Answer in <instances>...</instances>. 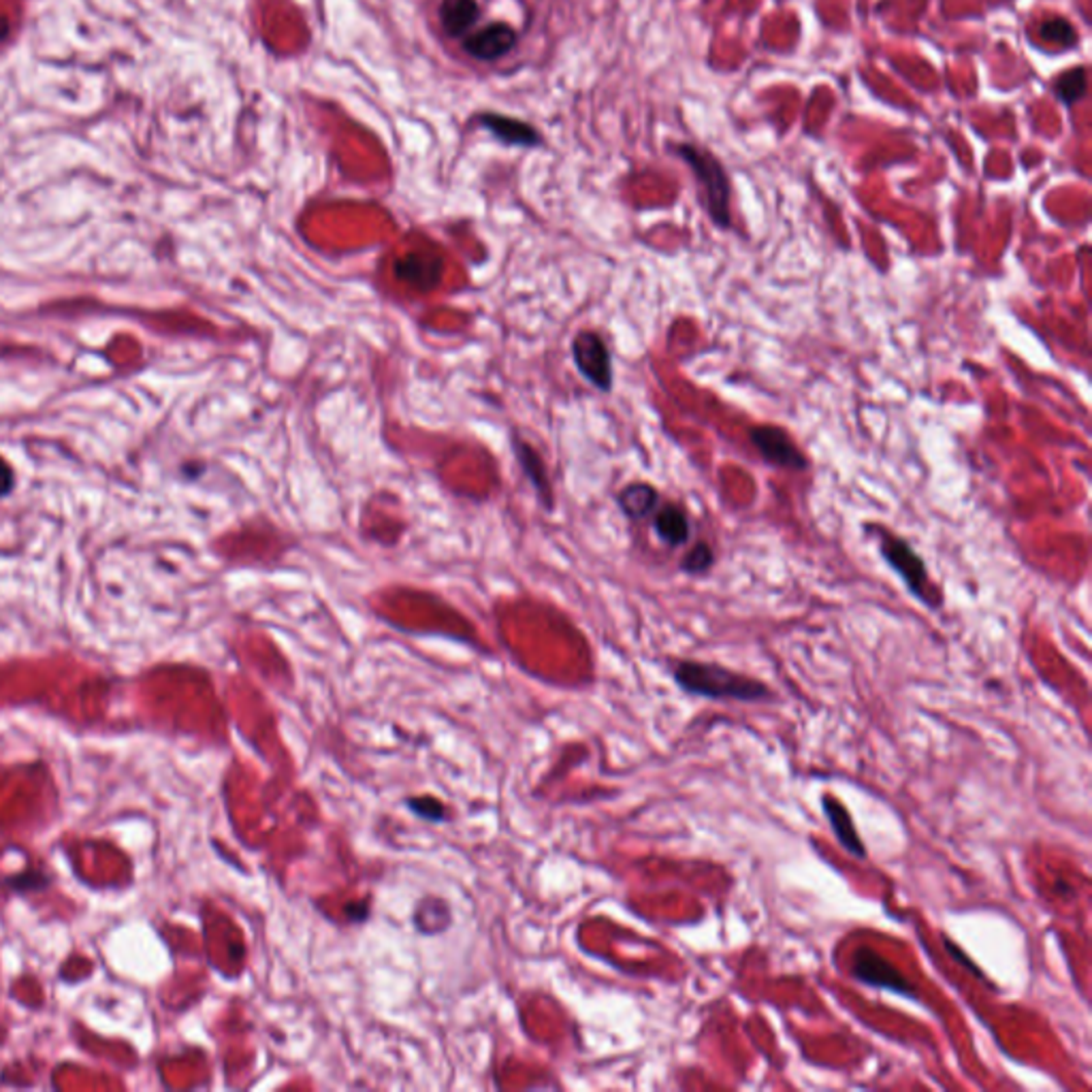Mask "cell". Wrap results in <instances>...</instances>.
I'll return each mask as SVG.
<instances>
[{
    "label": "cell",
    "mask_w": 1092,
    "mask_h": 1092,
    "mask_svg": "<svg viewBox=\"0 0 1092 1092\" xmlns=\"http://www.w3.org/2000/svg\"><path fill=\"white\" fill-rule=\"evenodd\" d=\"M670 149L674 156L681 158L690 167L691 176L698 186V201L706 216L717 229L730 231L732 220V181L727 169L715 152L698 144H672Z\"/></svg>",
    "instance_id": "cell-2"
},
{
    "label": "cell",
    "mask_w": 1092,
    "mask_h": 1092,
    "mask_svg": "<svg viewBox=\"0 0 1092 1092\" xmlns=\"http://www.w3.org/2000/svg\"><path fill=\"white\" fill-rule=\"evenodd\" d=\"M651 530L656 538L666 544L668 549H681L693 536V523L690 512L677 501H659V506L651 515Z\"/></svg>",
    "instance_id": "cell-8"
},
{
    "label": "cell",
    "mask_w": 1092,
    "mask_h": 1092,
    "mask_svg": "<svg viewBox=\"0 0 1092 1092\" xmlns=\"http://www.w3.org/2000/svg\"><path fill=\"white\" fill-rule=\"evenodd\" d=\"M944 947H946V949L949 951L951 960H956V962H958V965H960L962 969H967V971L971 973V976H976V978H980V980L986 981V978H983V971H981V969H980V967L976 965V962H973L971 958H967L965 951H962V949H960L958 946L951 944V941H949V939H944Z\"/></svg>",
    "instance_id": "cell-19"
},
{
    "label": "cell",
    "mask_w": 1092,
    "mask_h": 1092,
    "mask_svg": "<svg viewBox=\"0 0 1092 1092\" xmlns=\"http://www.w3.org/2000/svg\"><path fill=\"white\" fill-rule=\"evenodd\" d=\"M512 451H515L517 462L523 469V476H526L533 491H536L538 499L542 501V506L546 510H553L555 504V496H553V487H551V478L549 472H546V466L542 462L540 453L533 448L530 442L523 440L521 435H512Z\"/></svg>",
    "instance_id": "cell-9"
},
{
    "label": "cell",
    "mask_w": 1092,
    "mask_h": 1092,
    "mask_svg": "<svg viewBox=\"0 0 1092 1092\" xmlns=\"http://www.w3.org/2000/svg\"><path fill=\"white\" fill-rule=\"evenodd\" d=\"M851 978L862 986L894 992L898 997L919 1001L915 986L898 971L892 960L882 956L873 947H858L851 958Z\"/></svg>",
    "instance_id": "cell-6"
},
{
    "label": "cell",
    "mask_w": 1092,
    "mask_h": 1092,
    "mask_svg": "<svg viewBox=\"0 0 1092 1092\" xmlns=\"http://www.w3.org/2000/svg\"><path fill=\"white\" fill-rule=\"evenodd\" d=\"M405 807L425 821H446L448 818V809L442 805V800L437 798H430V796L408 798L405 800Z\"/></svg>",
    "instance_id": "cell-18"
},
{
    "label": "cell",
    "mask_w": 1092,
    "mask_h": 1092,
    "mask_svg": "<svg viewBox=\"0 0 1092 1092\" xmlns=\"http://www.w3.org/2000/svg\"><path fill=\"white\" fill-rule=\"evenodd\" d=\"M672 679L677 688L688 695L706 700H730L741 704L768 702L773 698V690L759 679L747 677L713 661L698 659H679L672 666Z\"/></svg>",
    "instance_id": "cell-1"
},
{
    "label": "cell",
    "mask_w": 1092,
    "mask_h": 1092,
    "mask_svg": "<svg viewBox=\"0 0 1092 1092\" xmlns=\"http://www.w3.org/2000/svg\"><path fill=\"white\" fill-rule=\"evenodd\" d=\"M1040 37L1047 43H1054L1058 48H1072L1074 43H1077V32L1072 26V21H1067L1065 17L1045 19L1040 26Z\"/></svg>",
    "instance_id": "cell-17"
},
{
    "label": "cell",
    "mask_w": 1092,
    "mask_h": 1092,
    "mask_svg": "<svg viewBox=\"0 0 1092 1092\" xmlns=\"http://www.w3.org/2000/svg\"><path fill=\"white\" fill-rule=\"evenodd\" d=\"M485 126H489L491 131H494L499 139H504L508 144H519V145H533L538 144V135L531 131L528 124L517 122V120H510V117H499V115H487L485 117Z\"/></svg>",
    "instance_id": "cell-15"
},
{
    "label": "cell",
    "mask_w": 1092,
    "mask_h": 1092,
    "mask_svg": "<svg viewBox=\"0 0 1092 1092\" xmlns=\"http://www.w3.org/2000/svg\"><path fill=\"white\" fill-rule=\"evenodd\" d=\"M747 437L757 451V455L762 457L768 466H773L777 469H787V472H796V474L807 472L811 467L809 457L794 442V437L789 435V432L784 430V427L770 423L754 425L752 430L747 432Z\"/></svg>",
    "instance_id": "cell-5"
},
{
    "label": "cell",
    "mask_w": 1092,
    "mask_h": 1092,
    "mask_svg": "<svg viewBox=\"0 0 1092 1092\" xmlns=\"http://www.w3.org/2000/svg\"><path fill=\"white\" fill-rule=\"evenodd\" d=\"M1054 892L1061 894L1065 901H1069V898L1074 896V887H1072V883L1065 882V880H1056L1054 882Z\"/></svg>",
    "instance_id": "cell-21"
},
{
    "label": "cell",
    "mask_w": 1092,
    "mask_h": 1092,
    "mask_svg": "<svg viewBox=\"0 0 1092 1092\" xmlns=\"http://www.w3.org/2000/svg\"><path fill=\"white\" fill-rule=\"evenodd\" d=\"M821 811L823 816H826L830 830L834 832V837H837L841 848L850 855H853V858L866 860V845L860 839L858 828H855L848 807H845L839 798H832L826 794L821 798Z\"/></svg>",
    "instance_id": "cell-10"
},
{
    "label": "cell",
    "mask_w": 1092,
    "mask_h": 1092,
    "mask_svg": "<svg viewBox=\"0 0 1092 1092\" xmlns=\"http://www.w3.org/2000/svg\"><path fill=\"white\" fill-rule=\"evenodd\" d=\"M572 361L578 373L599 393L613 391L615 369L606 339L594 329H583L572 337Z\"/></svg>",
    "instance_id": "cell-4"
},
{
    "label": "cell",
    "mask_w": 1092,
    "mask_h": 1092,
    "mask_svg": "<svg viewBox=\"0 0 1092 1092\" xmlns=\"http://www.w3.org/2000/svg\"><path fill=\"white\" fill-rule=\"evenodd\" d=\"M14 487V472H11V467L7 466V462L3 457H0V496H5Z\"/></svg>",
    "instance_id": "cell-20"
},
{
    "label": "cell",
    "mask_w": 1092,
    "mask_h": 1092,
    "mask_svg": "<svg viewBox=\"0 0 1092 1092\" xmlns=\"http://www.w3.org/2000/svg\"><path fill=\"white\" fill-rule=\"evenodd\" d=\"M519 35L506 21H494L485 28L469 32L464 41V49L469 58L478 62H496L517 48Z\"/></svg>",
    "instance_id": "cell-7"
},
{
    "label": "cell",
    "mask_w": 1092,
    "mask_h": 1092,
    "mask_svg": "<svg viewBox=\"0 0 1092 1092\" xmlns=\"http://www.w3.org/2000/svg\"><path fill=\"white\" fill-rule=\"evenodd\" d=\"M398 272H400L403 280H408V284H414V286L423 288V291H427V288L435 286L437 280H440L442 263L434 259V256L410 254L400 263Z\"/></svg>",
    "instance_id": "cell-13"
},
{
    "label": "cell",
    "mask_w": 1092,
    "mask_h": 1092,
    "mask_svg": "<svg viewBox=\"0 0 1092 1092\" xmlns=\"http://www.w3.org/2000/svg\"><path fill=\"white\" fill-rule=\"evenodd\" d=\"M1052 92L1058 101L1063 105L1072 107L1076 103H1079L1086 96L1088 92V71L1086 67H1072L1067 69L1065 73L1058 75L1052 83Z\"/></svg>",
    "instance_id": "cell-14"
},
{
    "label": "cell",
    "mask_w": 1092,
    "mask_h": 1092,
    "mask_svg": "<svg viewBox=\"0 0 1092 1092\" xmlns=\"http://www.w3.org/2000/svg\"><path fill=\"white\" fill-rule=\"evenodd\" d=\"M659 501L661 496L656 485L645 483V480L629 483L617 494V506L621 512H624V517L631 523L647 521L659 506Z\"/></svg>",
    "instance_id": "cell-11"
},
{
    "label": "cell",
    "mask_w": 1092,
    "mask_h": 1092,
    "mask_svg": "<svg viewBox=\"0 0 1092 1092\" xmlns=\"http://www.w3.org/2000/svg\"><path fill=\"white\" fill-rule=\"evenodd\" d=\"M480 7L476 0H444L440 7V24L448 37H467L478 24Z\"/></svg>",
    "instance_id": "cell-12"
},
{
    "label": "cell",
    "mask_w": 1092,
    "mask_h": 1092,
    "mask_svg": "<svg viewBox=\"0 0 1092 1092\" xmlns=\"http://www.w3.org/2000/svg\"><path fill=\"white\" fill-rule=\"evenodd\" d=\"M717 563V553L711 542L698 540L691 549L683 555L679 563V570L688 576H704L709 574Z\"/></svg>",
    "instance_id": "cell-16"
},
{
    "label": "cell",
    "mask_w": 1092,
    "mask_h": 1092,
    "mask_svg": "<svg viewBox=\"0 0 1092 1092\" xmlns=\"http://www.w3.org/2000/svg\"><path fill=\"white\" fill-rule=\"evenodd\" d=\"M864 531L871 533L877 542L883 562L892 567L896 576L901 578L907 592L912 594L917 602H922L930 610H939L944 606V592L941 587L930 578L928 565L924 557L919 555L912 542L907 538L898 536L892 530H887L880 523H866Z\"/></svg>",
    "instance_id": "cell-3"
}]
</instances>
